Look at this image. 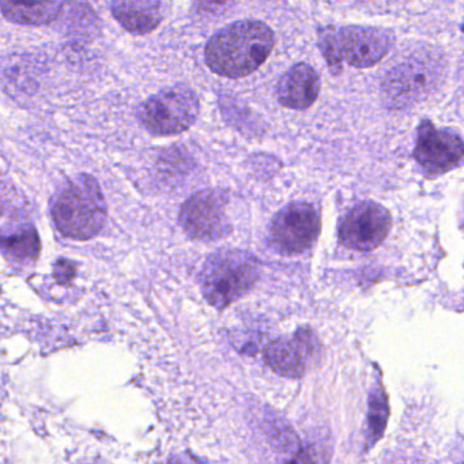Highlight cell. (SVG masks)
Masks as SVG:
<instances>
[{
    "label": "cell",
    "instance_id": "obj_14",
    "mask_svg": "<svg viewBox=\"0 0 464 464\" xmlns=\"http://www.w3.org/2000/svg\"><path fill=\"white\" fill-rule=\"evenodd\" d=\"M113 17L126 31L134 34L153 32L167 17L169 5L151 0H132V2H113L111 5Z\"/></svg>",
    "mask_w": 464,
    "mask_h": 464
},
{
    "label": "cell",
    "instance_id": "obj_5",
    "mask_svg": "<svg viewBox=\"0 0 464 464\" xmlns=\"http://www.w3.org/2000/svg\"><path fill=\"white\" fill-rule=\"evenodd\" d=\"M441 53H415L393 67L382 82V99L392 110H404L428 97L444 72Z\"/></svg>",
    "mask_w": 464,
    "mask_h": 464
},
{
    "label": "cell",
    "instance_id": "obj_4",
    "mask_svg": "<svg viewBox=\"0 0 464 464\" xmlns=\"http://www.w3.org/2000/svg\"><path fill=\"white\" fill-rule=\"evenodd\" d=\"M393 44V34L371 26H327L320 29L319 47L331 72H341L342 62L358 69L374 66Z\"/></svg>",
    "mask_w": 464,
    "mask_h": 464
},
{
    "label": "cell",
    "instance_id": "obj_8",
    "mask_svg": "<svg viewBox=\"0 0 464 464\" xmlns=\"http://www.w3.org/2000/svg\"><path fill=\"white\" fill-rule=\"evenodd\" d=\"M320 217L306 202H293L282 208L270 225L271 248L281 255H298L312 248L319 237Z\"/></svg>",
    "mask_w": 464,
    "mask_h": 464
},
{
    "label": "cell",
    "instance_id": "obj_7",
    "mask_svg": "<svg viewBox=\"0 0 464 464\" xmlns=\"http://www.w3.org/2000/svg\"><path fill=\"white\" fill-rule=\"evenodd\" d=\"M227 202L229 197L224 189H203L184 203L179 222L194 240H221L232 232Z\"/></svg>",
    "mask_w": 464,
    "mask_h": 464
},
{
    "label": "cell",
    "instance_id": "obj_17",
    "mask_svg": "<svg viewBox=\"0 0 464 464\" xmlns=\"http://www.w3.org/2000/svg\"><path fill=\"white\" fill-rule=\"evenodd\" d=\"M75 276V265L70 260L59 259L55 265V278L59 284L64 285Z\"/></svg>",
    "mask_w": 464,
    "mask_h": 464
},
{
    "label": "cell",
    "instance_id": "obj_6",
    "mask_svg": "<svg viewBox=\"0 0 464 464\" xmlns=\"http://www.w3.org/2000/svg\"><path fill=\"white\" fill-rule=\"evenodd\" d=\"M199 110L197 93L188 86L176 85L146 100L138 110V119L151 134L168 137L187 131Z\"/></svg>",
    "mask_w": 464,
    "mask_h": 464
},
{
    "label": "cell",
    "instance_id": "obj_18",
    "mask_svg": "<svg viewBox=\"0 0 464 464\" xmlns=\"http://www.w3.org/2000/svg\"><path fill=\"white\" fill-rule=\"evenodd\" d=\"M290 464H314V459L308 455V453L304 452L301 453V455L298 456V458L295 459V461H292Z\"/></svg>",
    "mask_w": 464,
    "mask_h": 464
},
{
    "label": "cell",
    "instance_id": "obj_13",
    "mask_svg": "<svg viewBox=\"0 0 464 464\" xmlns=\"http://www.w3.org/2000/svg\"><path fill=\"white\" fill-rule=\"evenodd\" d=\"M42 251L39 233L31 222H15L0 227V254L20 267L34 265Z\"/></svg>",
    "mask_w": 464,
    "mask_h": 464
},
{
    "label": "cell",
    "instance_id": "obj_12",
    "mask_svg": "<svg viewBox=\"0 0 464 464\" xmlns=\"http://www.w3.org/2000/svg\"><path fill=\"white\" fill-rule=\"evenodd\" d=\"M320 85L316 70L309 64L298 63L282 75L276 85V97L290 110H308L319 96Z\"/></svg>",
    "mask_w": 464,
    "mask_h": 464
},
{
    "label": "cell",
    "instance_id": "obj_11",
    "mask_svg": "<svg viewBox=\"0 0 464 464\" xmlns=\"http://www.w3.org/2000/svg\"><path fill=\"white\" fill-rule=\"evenodd\" d=\"M319 342L309 330H298L290 339H278L265 352L267 365L279 376L303 377L317 354Z\"/></svg>",
    "mask_w": 464,
    "mask_h": 464
},
{
    "label": "cell",
    "instance_id": "obj_10",
    "mask_svg": "<svg viewBox=\"0 0 464 464\" xmlns=\"http://www.w3.org/2000/svg\"><path fill=\"white\" fill-rule=\"evenodd\" d=\"M414 157L426 175H444L460 164L463 140L455 131L436 129L430 121H423L418 127Z\"/></svg>",
    "mask_w": 464,
    "mask_h": 464
},
{
    "label": "cell",
    "instance_id": "obj_9",
    "mask_svg": "<svg viewBox=\"0 0 464 464\" xmlns=\"http://www.w3.org/2000/svg\"><path fill=\"white\" fill-rule=\"evenodd\" d=\"M392 221L384 206L371 200L358 203L347 211L339 225V241L346 248L371 252L390 235Z\"/></svg>",
    "mask_w": 464,
    "mask_h": 464
},
{
    "label": "cell",
    "instance_id": "obj_3",
    "mask_svg": "<svg viewBox=\"0 0 464 464\" xmlns=\"http://www.w3.org/2000/svg\"><path fill=\"white\" fill-rule=\"evenodd\" d=\"M260 263L254 255L238 249H222L206 260L200 287L211 306L227 308L240 300L256 284Z\"/></svg>",
    "mask_w": 464,
    "mask_h": 464
},
{
    "label": "cell",
    "instance_id": "obj_15",
    "mask_svg": "<svg viewBox=\"0 0 464 464\" xmlns=\"http://www.w3.org/2000/svg\"><path fill=\"white\" fill-rule=\"evenodd\" d=\"M62 2H42V4H12L2 2L0 10L7 20L21 25L42 26L53 23L61 15Z\"/></svg>",
    "mask_w": 464,
    "mask_h": 464
},
{
    "label": "cell",
    "instance_id": "obj_2",
    "mask_svg": "<svg viewBox=\"0 0 464 464\" xmlns=\"http://www.w3.org/2000/svg\"><path fill=\"white\" fill-rule=\"evenodd\" d=\"M51 216L66 237H96L108 217L107 202L96 179L82 173L62 184L51 199Z\"/></svg>",
    "mask_w": 464,
    "mask_h": 464
},
{
    "label": "cell",
    "instance_id": "obj_16",
    "mask_svg": "<svg viewBox=\"0 0 464 464\" xmlns=\"http://www.w3.org/2000/svg\"><path fill=\"white\" fill-rule=\"evenodd\" d=\"M388 399L382 385H376L369 396L368 441L373 445L384 433L388 420Z\"/></svg>",
    "mask_w": 464,
    "mask_h": 464
},
{
    "label": "cell",
    "instance_id": "obj_1",
    "mask_svg": "<svg viewBox=\"0 0 464 464\" xmlns=\"http://www.w3.org/2000/svg\"><path fill=\"white\" fill-rule=\"evenodd\" d=\"M276 36L260 21H238L218 32L206 47V63L211 72L241 78L256 72L273 51Z\"/></svg>",
    "mask_w": 464,
    "mask_h": 464
}]
</instances>
